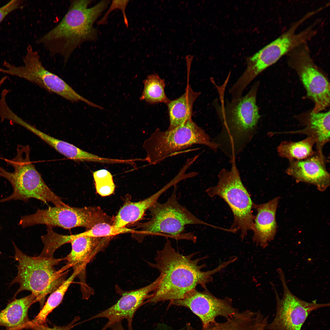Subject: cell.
Listing matches in <instances>:
<instances>
[{"label":"cell","instance_id":"cell-13","mask_svg":"<svg viewBox=\"0 0 330 330\" xmlns=\"http://www.w3.org/2000/svg\"><path fill=\"white\" fill-rule=\"evenodd\" d=\"M277 271L282 285L283 295L281 299L273 285L276 301V312L274 319L267 323L266 330H301L310 314L314 310L328 307L330 303H318L302 300L294 295L287 284L283 270Z\"/></svg>","mask_w":330,"mask_h":330},{"label":"cell","instance_id":"cell-22","mask_svg":"<svg viewBox=\"0 0 330 330\" xmlns=\"http://www.w3.org/2000/svg\"><path fill=\"white\" fill-rule=\"evenodd\" d=\"M199 95L188 85L184 94L167 104L170 121L167 130L173 129L191 118L193 104Z\"/></svg>","mask_w":330,"mask_h":330},{"label":"cell","instance_id":"cell-33","mask_svg":"<svg viewBox=\"0 0 330 330\" xmlns=\"http://www.w3.org/2000/svg\"><path fill=\"white\" fill-rule=\"evenodd\" d=\"M267 323V318L262 315L259 319L254 330H266L265 328Z\"/></svg>","mask_w":330,"mask_h":330},{"label":"cell","instance_id":"cell-7","mask_svg":"<svg viewBox=\"0 0 330 330\" xmlns=\"http://www.w3.org/2000/svg\"><path fill=\"white\" fill-rule=\"evenodd\" d=\"M196 144L207 146L215 152L218 149V145L191 118L173 129H156L143 143L146 152L144 160L156 164L176 152Z\"/></svg>","mask_w":330,"mask_h":330},{"label":"cell","instance_id":"cell-9","mask_svg":"<svg viewBox=\"0 0 330 330\" xmlns=\"http://www.w3.org/2000/svg\"><path fill=\"white\" fill-rule=\"evenodd\" d=\"M24 65H14L4 61L0 73L17 76L34 83L49 92L72 102L82 101L95 107L96 105L83 97L57 75L46 69L38 52L28 45L23 59Z\"/></svg>","mask_w":330,"mask_h":330},{"label":"cell","instance_id":"cell-29","mask_svg":"<svg viewBox=\"0 0 330 330\" xmlns=\"http://www.w3.org/2000/svg\"><path fill=\"white\" fill-rule=\"evenodd\" d=\"M93 177L97 193L105 196L112 194L115 185L111 173L105 169H100L93 172Z\"/></svg>","mask_w":330,"mask_h":330},{"label":"cell","instance_id":"cell-8","mask_svg":"<svg viewBox=\"0 0 330 330\" xmlns=\"http://www.w3.org/2000/svg\"><path fill=\"white\" fill-rule=\"evenodd\" d=\"M229 170L222 169L218 181L215 186L205 192L211 197L218 196L224 200L231 208L234 221L231 228L240 232L243 239L250 230H253L255 216L252 214L254 204L241 181L236 158L230 160Z\"/></svg>","mask_w":330,"mask_h":330},{"label":"cell","instance_id":"cell-3","mask_svg":"<svg viewBox=\"0 0 330 330\" xmlns=\"http://www.w3.org/2000/svg\"><path fill=\"white\" fill-rule=\"evenodd\" d=\"M259 84L256 82L246 95L225 104L223 95L221 97L217 111L222 127L213 140L230 160L236 158L256 133L260 118L256 104Z\"/></svg>","mask_w":330,"mask_h":330},{"label":"cell","instance_id":"cell-17","mask_svg":"<svg viewBox=\"0 0 330 330\" xmlns=\"http://www.w3.org/2000/svg\"><path fill=\"white\" fill-rule=\"evenodd\" d=\"M280 198L278 196L267 203L254 205L257 214L254 220L252 239L263 248L273 240L276 234L277 226L276 215Z\"/></svg>","mask_w":330,"mask_h":330},{"label":"cell","instance_id":"cell-34","mask_svg":"<svg viewBox=\"0 0 330 330\" xmlns=\"http://www.w3.org/2000/svg\"><path fill=\"white\" fill-rule=\"evenodd\" d=\"M122 321L115 323L112 325L110 328L112 330H125L122 324ZM128 330H133V328L128 329Z\"/></svg>","mask_w":330,"mask_h":330},{"label":"cell","instance_id":"cell-21","mask_svg":"<svg viewBox=\"0 0 330 330\" xmlns=\"http://www.w3.org/2000/svg\"><path fill=\"white\" fill-rule=\"evenodd\" d=\"M176 184L175 180L172 179L160 190L143 200L125 203L113 218V225L118 228H123L139 220L143 217L146 211L157 201L161 195Z\"/></svg>","mask_w":330,"mask_h":330},{"label":"cell","instance_id":"cell-35","mask_svg":"<svg viewBox=\"0 0 330 330\" xmlns=\"http://www.w3.org/2000/svg\"><path fill=\"white\" fill-rule=\"evenodd\" d=\"M1 229V226L0 225V229Z\"/></svg>","mask_w":330,"mask_h":330},{"label":"cell","instance_id":"cell-2","mask_svg":"<svg viewBox=\"0 0 330 330\" xmlns=\"http://www.w3.org/2000/svg\"><path fill=\"white\" fill-rule=\"evenodd\" d=\"M93 1H70L68 9L62 20L40 37L37 43L42 45L52 56L59 55L66 63L75 50L86 42L97 38L94 24L106 9L109 0H102L91 7Z\"/></svg>","mask_w":330,"mask_h":330},{"label":"cell","instance_id":"cell-14","mask_svg":"<svg viewBox=\"0 0 330 330\" xmlns=\"http://www.w3.org/2000/svg\"><path fill=\"white\" fill-rule=\"evenodd\" d=\"M202 292L196 289L186 294L182 299L170 301L169 306H182L190 309L201 321L203 328L216 322L218 316L226 319L238 313L230 298H218L207 289Z\"/></svg>","mask_w":330,"mask_h":330},{"label":"cell","instance_id":"cell-6","mask_svg":"<svg viewBox=\"0 0 330 330\" xmlns=\"http://www.w3.org/2000/svg\"><path fill=\"white\" fill-rule=\"evenodd\" d=\"M315 14L312 11L293 22L285 32L253 56L247 59V68L239 79L245 86L261 72L277 62L282 57L300 45L307 43L317 33L316 21L299 32L296 31L304 22Z\"/></svg>","mask_w":330,"mask_h":330},{"label":"cell","instance_id":"cell-15","mask_svg":"<svg viewBox=\"0 0 330 330\" xmlns=\"http://www.w3.org/2000/svg\"><path fill=\"white\" fill-rule=\"evenodd\" d=\"M161 280L159 276L151 284L140 288L125 292L117 302L89 320L105 318L108 322L101 330H106L116 323L127 320L128 329L132 328V321L137 310L145 303L151 293L157 288Z\"/></svg>","mask_w":330,"mask_h":330},{"label":"cell","instance_id":"cell-5","mask_svg":"<svg viewBox=\"0 0 330 330\" xmlns=\"http://www.w3.org/2000/svg\"><path fill=\"white\" fill-rule=\"evenodd\" d=\"M30 150L28 145H18L16 156L12 159H5L13 167V172L7 171L0 166V177L7 179L13 189L12 194L0 200V203L16 200L27 201L33 198L46 203L51 202L57 207L66 206L46 185L31 162Z\"/></svg>","mask_w":330,"mask_h":330},{"label":"cell","instance_id":"cell-10","mask_svg":"<svg viewBox=\"0 0 330 330\" xmlns=\"http://www.w3.org/2000/svg\"><path fill=\"white\" fill-rule=\"evenodd\" d=\"M176 185L170 197L164 203L156 202L149 209L151 218L140 225L143 236L166 233L174 237H179L188 225H202L220 229L197 218L178 201Z\"/></svg>","mask_w":330,"mask_h":330},{"label":"cell","instance_id":"cell-28","mask_svg":"<svg viewBox=\"0 0 330 330\" xmlns=\"http://www.w3.org/2000/svg\"><path fill=\"white\" fill-rule=\"evenodd\" d=\"M113 219H110L100 222L95 224L90 229L83 232L86 236L99 237L111 238L119 234L135 232L132 229L126 227L119 228L113 224Z\"/></svg>","mask_w":330,"mask_h":330},{"label":"cell","instance_id":"cell-1","mask_svg":"<svg viewBox=\"0 0 330 330\" xmlns=\"http://www.w3.org/2000/svg\"><path fill=\"white\" fill-rule=\"evenodd\" d=\"M196 255V253L187 255L181 254L167 239L163 249L157 252L155 262L149 264L159 271L161 278L145 303L181 299L198 285L207 289V284L212 280V276L231 263L228 260L213 270L203 271L206 264L200 265L199 262L207 256L193 259Z\"/></svg>","mask_w":330,"mask_h":330},{"label":"cell","instance_id":"cell-12","mask_svg":"<svg viewBox=\"0 0 330 330\" xmlns=\"http://www.w3.org/2000/svg\"><path fill=\"white\" fill-rule=\"evenodd\" d=\"M287 55L288 64L297 72L307 96L314 102L312 112H320L328 107L329 83L314 63L307 43L298 46Z\"/></svg>","mask_w":330,"mask_h":330},{"label":"cell","instance_id":"cell-25","mask_svg":"<svg viewBox=\"0 0 330 330\" xmlns=\"http://www.w3.org/2000/svg\"><path fill=\"white\" fill-rule=\"evenodd\" d=\"M79 273L78 270H73L70 276L50 294L39 313L33 319L30 320L27 329L31 325L46 324L48 316L61 303L69 286Z\"/></svg>","mask_w":330,"mask_h":330},{"label":"cell","instance_id":"cell-18","mask_svg":"<svg viewBox=\"0 0 330 330\" xmlns=\"http://www.w3.org/2000/svg\"><path fill=\"white\" fill-rule=\"evenodd\" d=\"M70 241L71 252L64 258L67 264L73 270L80 271L78 276L83 280L86 266L96 255L103 247L110 238H99L81 236Z\"/></svg>","mask_w":330,"mask_h":330},{"label":"cell","instance_id":"cell-19","mask_svg":"<svg viewBox=\"0 0 330 330\" xmlns=\"http://www.w3.org/2000/svg\"><path fill=\"white\" fill-rule=\"evenodd\" d=\"M16 124L21 126L38 136L57 151L66 157L76 161H90L107 163L108 158L98 156L85 151L67 142L56 138L38 130L20 117Z\"/></svg>","mask_w":330,"mask_h":330},{"label":"cell","instance_id":"cell-24","mask_svg":"<svg viewBox=\"0 0 330 330\" xmlns=\"http://www.w3.org/2000/svg\"><path fill=\"white\" fill-rule=\"evenodd\" d=\"M258 312L246 310L233 315L221 323L217 321L201 330H254L259 320ZM186 330H195L190 323L186 324Z\"/></svg>","mask_w":330,"mask_h":330},{"label":"cell","instance_id":"cell-30","mask_svg":"<svg viewBox=\"0 0 330 330\" xmlns=\"http://www.w3.org/2000/svg\"><path fill=\"white\" fill-rule=\"evenodd\" d=\"M129 2V0H113L108 10L103 17L98 21L97 24L100 25L106 24L107 23L108 17L109 14L114 9H117L121 10L124 23L126 26L128 27V22L125 10Z\"/></svg>","mask_w":330,"mask_h":330},{"label":"cell","instance_id":"cell-27","mask_svg":"<svg viewBox=\"0 0 330 330\" xmlns=\"http://www.w3.org/2000/svg\"><path fill=\"white\" fill-rule=\"evenodd\" d=\"M144 84L141 100L150 104L163 103L167 104L170 101L165 92L164 80L157 74L148 76L144 81Z\"/></svg>","mask_w":330,"mask_h":330},{"label":"cell","instance_id":"cell-31","mask_svg":"<svg viewBox=\"0 0 330 330\" xmlns=\"http://www.w3.org/2000/svg\"><path fill=\"white\" fill-rule=\"evenodd\" d=\"M23 4V1L13 0L0 7V24L9 14L22 7Z\"/></svg>","mask_w":330,"mask_h":330},{"label":"cell","instance_id":"cell-16","mask_svg":"<svg viewBox=\"0 0 330 330\" xmlns=\"http://www.w3.org/2000/svg\"><path fill=\"white\" fill-rule=\"evenodd\" d=\"M326 159L323 152L316 150L304 160L289 162L286 173L298 182L313 185L321 191L330 185V174L326 168Z\"/></svg>","mask_w":330,"mask_h":330},{"label":"cell","instance_id":"cell-20","mask_svg":"<svg viewBox=\"0 0 330 330\" xmlns=\"http://www.w3.org/2000/svg\"><path fill=\"white\" fill-rule=\"evenodd\" d=\"M36 297L32 293L9 303L0 312V326L6 330H23L27 329L30 321L28 311L31 306L36 302Z\"/></svg>","mask_w":330,"mask_h":330},{"label":"cell","instance_id":"cell-4","mask_svg":"<svg viewBox=\"0 0 330 330\" xmlns=\"http://www.w3.org/2000/svg\"><path fill=\"white\" fill-rule=\"evenodd\" d=\"M13 243L15 251L14 258L18 263V272L9 286L16 283L19 285L14 297L21 292L29 291L35 295L36 302H39L41 309L46 296L57 289L66 279L70 267L67 264L57 270L55 266L64 261V258L29 256Z\"/></svg>","mask_w":330,"mask_h":330},{"label":"cell","instance_id":"cell-11","mask_svg":"<svg viewBox=\"0 0 330 330\" xmlns=\"http://www.w3.org/2000/svg\"><path fill=\"white\" fill-rule=\"evenodd\" d=\"M108 218L102 211L95 207L49 206L46 209H38L33 214L22 216L18 225L23 228L40 224L66 229L82 227L86 230Z\"/></svg>","mask_w":330,"mask_h":330},{"label":"cell","instance_id":"cell-26","mask_svg":"<svg viewBox=\"0 0 330 330\" xmlns=\"http://www.w3.org/2000/svg\"><path fill=\"white\" fill-rule=\"evenodd\" d=\"M315 144V140L310 137L298 141H284L278 146L277 152L280 156L288 159L289 162L302 160L314 153L313 147Z\"/></svg>","mask_w":330,"mask_h":330},{"label":"cell","instance_id":"cell-32","mask_svg":"<svg viewBox=\"0 0 330 330\" xmlns=\"http://www.w3.org/2000/svg\"><path fill=\"white\" fill-rule=\"evenodd\" d=\"M79 318L75 317L70 323L67 325L62 326L55 325L52 327H48L46 324L32 325L29 326L28 329L31 330H70L74 326L75 323L78 321Z\"/></svg>","mask_w":330,"mask_h":330},{"label":"cell","instance_id":"cell-23","mask_svg":"<svg viewBox=\"0 0 330 330\" xmlns=\"http://www.w3.org/2000/svg\"><path fill=\"white\" fill-rule=\"evenodd\" d=\"M305 125L303 130L290 133L305 134L313 138L316 141V150L323 152L324 146L330 141V111L311 112Z\"/></svg>","mask_w":330,"mask_h":330}]
</instances>
